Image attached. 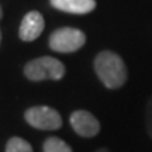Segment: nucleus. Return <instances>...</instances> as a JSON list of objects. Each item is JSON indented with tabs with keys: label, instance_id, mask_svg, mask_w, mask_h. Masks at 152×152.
Masks as SVG:
<instances>
[{
	"label": "nucleus",
	"instance_id": "obj_1",
	"mask_svg": "<svg viewBox=\"0 0 152 152\" xmlns=\"http://www.w3.org/2000/svg\"><path fill=\"white\" fill-rule=\"evenodd\" d=\"M94 72L107 89H120L128 77L125 62L113 51L99 52L94 59Z\"/></svg>",
	"mask_w": 152,
	"mask_h": 152
},
{
	"label": "nucleus",
	"instance_id": "obj_2",
	"mask_svg": "<svg viewBox=\"0 0 152 152\" xmlns=\"http://www.w3.org/2000/svg\"><path fill=\"white\" fill-rule=\"evenodd\" d=\"M24 75L31 82L61 80L65 75V65L56 58L41 56L30 61L24 66Z\"/></svg>",
	"mask_w": 152,
	"mask_h": 152
},
{
	"label": "nucleus",
	"instance_id": "obj_3",
	"mask_svg": "<svg viewBox=\"0 0 152 152\" xmlns=\"http://www.w3.org/2000/svg\"><path fill=\"white\" fill-rule=\"evenodd\" d=\"M86 42V35L83 31L77 28L64 27L55 30L49 35L48 44L49 48L55 52L61 54H71L77 49H80Z\"/></svg>",
	"mask_w": 152,
	"mask_h": 152
},
{
	"label": "nucleus",
	"instance_id": "obj_4",
	"mask_svg": "<svg viewBox=\"0 0 152 152\" xmlns=\"http://www.w3.org/2000/svg\"><path fill=\"white\" fill-rule=\"evenodd\" d=\"M24 118L28 124L45 131H55L62 127V117L61 114L52 107L48 106H35L30 107L24 114Z\"/></svg>",
	"mask_w": 152,
	"mask_h": 152
},
{
	"label": "nucleus",
	"instance_id": "obj_5",
	"mask_svg": "<svg viewBox=\"0 0 152 152\" xmlns=\"http://www.w3.org/2000/svg\"><path fill=\"white\" fill-rule=\"evenodd\" d=\"M71 125L77 135L85 138L96 137L100 131L99 120L86 110H76L71 114Z\"/></svg>",
	"mask_w": 152,
	"mask_h": 152
},
{
	"label": "nucleus",
	"instance_id": "obj_6",
	"mask_svg": "<svg viewBox=\"0 0 152 152\" xmlns=\"http://www.w3.org/2000/svg\"><path fill=\"white\" fill-rule=\"evenodd\" d=\"M44 27H45V21H44L42 14L38 11H30L21 20L18 35L23 41L31 42L41 35V33L44 31Z\"/></svg>",
	"mask_w": 152,
	"mask_h": 152
},
{
	"label": "nucleus",
	"instance_id": "obj_7",
	"mask_svg": "<svg viewBox=\"0 0 152 152\" xmlns=\"http://www.w3.org/2000/svg\"><path fill=\"white\" fill-rule=\"evenodd\" d=\"M56 10L71 14H87L96 9V0H49Z\"/></svg>",
	"mask_w": 152,
	"mask_h": 152
},
{
	"label": "nucleus",
	"instance_id": "obj_8",
	"mask_svg": "<svg viewBox=\"0 0 152 152\" xmlns=\"http://www.w3.org/2000/svg\"><path fill=\"white\" fill-rule=\"evenodd\" d=\"M44 152H73V151L64 140L56 138V137H49L44 142Z\"/></svg>",
	"mask_w": 152,
	"mask_h": 152
},
{
	"label": "nucleus",
	"instance_id": "obj_9",
	"mask_svg": "<svg viewBox=\"0 0 152 152\" xmlns=\"http://www.w3.org/2000/svg\"><path fill=\"white\" fill-rule=\"evenodd\" d=\"M6 152H33V147L20 137H13L6 144Z\"/></svg>",
	"mask_w": 152,
	"mask_h": 152
},
{
	"label": "nucleus",
	"instance_id": "obj_10",
	"mask_svg": "<svg viewBox=\"0 0 152 152\" xmlns=\"http://www.w3.org/2000/svg\"><path fill=\"white\" fill-rule=\"evenodd\" d=\"M145 125H147L148 135L152 138V96L148 99L147 109H145Z\"/></svg>",
	"mask_w": 152,
	"mask_h": 152
},
{
	"label": "nucleus",
	"instance_id": "obj_11",
	"mask_svg": "<svg viewBox=\"0 0 152 152\" xmlns=\"http://www.w3.org/2000/svg\"><path fill=\"white\" fill-rule=\"evenodd\" d=\"M96 152H110L107 148H102V149H99V151H96Z\"/></svg>",
	"mask_w": 152,
	"mask_h": 152
},
{
	"label": "nucleus",
	"instance_id": "obj_12",
	"mask_svg": "<svg viewBox=\"0 0 152 152\" xmlns=\"http://www.w3.org/2000/svg\"><path fill=\"white\" fill-rule=\"evenodd\" d=\"M1 17H3V10H1V6H0V20H1Z\"/></svg>",
	"mask_w": 152,
	"mask_h": 152
},
{
	"label": "nucleus",
	"instance_id": "obj_13",
	"mask_svg": "<svg viewBox=\"0 0 152 152\" xmlns=\"http://www.w3.org/2000/svg\"><path fill=\"white\" fill-rule=\"evenodd\" d=\"M0 44H1V31H0Z\"/></svg>",
	"mask_w": 152,
	"mask_h": 152
}]
</instances>
